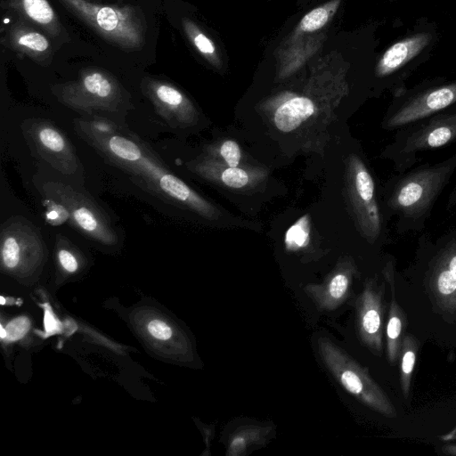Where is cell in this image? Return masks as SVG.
Returning a JSON list of instances; mask_svg holds the SVG:
<instances>
[{
  "label": "cell",
  "mask_w": 456,
  "mask_h": 456,
  "mask_svg": "<svg viewBox=\"0 0 456 456\" xmlns=\"http://www.w3.org/2000/svg\"><path fill=\"white\" fill-rule=\"evenodd\" d=\"M77 134L99 154L129 174L138 184L165 201L213 218L217 212L212 204L173 174L140 141L117 134H102L86 120L76 119Z\"/></svg>",
  "instance_id": "obj_1"
},
{
  "label": "cell",
  "mask_w": 456,
  "mask_h": 456,
  "mask_svg": "<svg viewBox=\"0 0 456 456\" xmlns=\"http://www.w3.org/2000/svg\"><path fill=\"white\" fill-rule=\"evenodd\" d=\"M456 171V152L434 164L396 174L388 181L384 206L398 233L420 232Z\"/></svg>",
  "instance_id": "obj_2"
},
{
  "label": "cell",
  "mask_w": 456,
  "mask_h": 456,
  "mask_svg": "<svg viewBox=\"0 0 456 456\" xmlns=\"http://www.w3.org/2000/svg\"><path fill=\"white\" fill-rule=\"evenodd\" d=\"M440 34L436 21L426 16L418 18L413 26L394 41L377 57L373 67L376 90H395L425 62L438 44Z\"/></svg>",
  "instance_id": "obj_3"
},
{
  "label": "cell",
  "mask_w": 456,
  "mask_h": 456,
  "mask_svg": "<svg viewBox=\"0 0 456 456\" xmlns=\"http://www.w3.org/2000/svg\"><path fill=\"white\" fill-rule=\"evenodd\" d=\"M58 1L108 43L126 52L143 47L147 22L139 6L106 5L85 0Z\"/></svg>",
  "instance_id": "obj_4"
},
{
  "label": "cell",
  "mask_w": 456,
  "mask_h": 456,
  "mask_svg": "<svg viewBox=\"0 0 456 456\" xmlns=\"http://www.w3.org/2000/svg\"><path fill=\"white\" fill-rule=\"evenodd\" d=\"M456 141V104L395 131L382 157L393 163L396 174L411 169L419 155Z\"/></svg>",
  "instance_id": "obj_5"
},
{
  "label": "cell",
  "mask_w": 456,
  "mask_h": 456,
  "mask_svg": "<svg viewBox=\"0 0 456 456\" xmlns=\"http://www.w3.org/2000/svg\"><path fill=\"white\" fill-rule=\"evenodd\" d=\"M455 104L456 79L426 78L411 88L404 86L393 93L382 126L386 130L396 131Z\"/></svg>",
  "instance_id": "obj_6"
},
{
  "label": "cell",
  "mask_w": 456,
  "mask_h": 456,
  "mask_svg": "<svg viewBox=\"0 0 456 456\" xmlns=\"http://www.w3.org/2000/svg\"><path fill=\"white\" fill-rule=\"evenodd\" d=\"M62 104L77 110L114 111L126 102V92L110 72L102 68L83 69L77 79L52 86Z\"/></svg>",
  "instance_id": "obj_7"
},
{
  "label": "cell",
  "mask_w": 456,
  "mask_h": 456,
  "mask_svg": "<svg viewBox=\"0 0 456 456\" xmlns=\"http://www.w3.org/2000/svg\"><path fill=\"white\" fill-rule=\"evenodd\" d=\"M47 196L63 206L72 225L83 235L102 244H114L118 234L108 216L86 193L60 182L43 185Z\"/></svg>",
  "instance_id": "obj_8"
},
{
  "label": "cell",
  "mask_w": 456,
  "mask_h": 456,
  "mask_svg": "<svg viewBox=\"0 0 456 456\" xmlns=\"http://www.w3.org/2000/svg\"><path fill=\"white\" fill-rule=\"evenodd\" d=\"M346 191L361 233L375 241L383 233L384 221L377 200L375 181L363 160L351 154L346 164Z\"/></svg>",
  "instance_id": "obj_9"
},
{
  "label": "cell",
  "mask_w": 456,
  "mask_h": 456,
  "mask_svg": "<svg viewBox=\"0 0 456 456\" xmlns=\"http://www.w3.org/2000/svg\"><path fill=\"white\" fill-rule=\"evenodd\" d=\"M24 131L37 154L63 175H75L79 168V161L75 150L56 126L45 119L27 121Z\"/></svg>",
  "instance_id": "obj_10"
},
{
  "label": "cell",
  "mask_w": 456,
  "mask_h": 456,
  "mask_svg": "<svg viewBox=\"0 0 456 456\" xmlns=\"http://www.w3.org/2000/svg\"><path fill=\"white\" fill-rule=\"evenodd\" d=\"M143 94L151 102L157 113L172 127L191 126L197 118V110L186 94L174 84L152 77H143Z\"/></svg>",
  "instance_id": "obj_11"
},
{
  "label": "cell",
  "mask_w": 456,
  "mask_h": 456,
  "mask_svg": "<svg viewBox=\"0 0 456 456\" xmlns=\"http://www.w3.org/2000/svg\"><path fill=\"white\" fill-rule=\"evenodd\" d=\"M2 44L41 66L50 65L53 57V41L41 29L20 20L16 19L6 29Z\"/></svg>",
  "instance_id": "obj_12"
},
{
  "label": "cell",
  "mask_w": 456,
  "mask_h": 456,
  "mask_svg": "<svg viewBox=\"0 0 456 456\" xmlns=\"http://www.w3.org/2000/svg\"><path fill=\"white\" fill-rule=\"evenodd\" d=\"M2 6L17 20L44 31L54 44L69 38L57 12L47 0H3Z\"/></svg>",
  "instance_id": "obj_13"
},
{
  "label": "cell",
  "mask_w": 456,
  "mask_h": 456,
  "mask_svg": "<svg viewBox=\"0 0 456 456\" xmlns=\"http://www.w3.org/2000/svg\"><path fill=\"white\" fill-rule=\"evenodd\" d=\"M315 111V105L307 96H295L281 104L274 113V124L281 132H291L307 120Z\"/></svg>",
  "instance_id": "obj_14"
},
{
  "label": "cell",
  "mask_w": 456,
  "mask_h": 456,
  "mask_svg": "<svg viewBox=\"0 0 456 456\" xmlns=\"http://www.w3.org/2000/svg\"><path fill=\"white\" fill-rule=\"evenodd\" d=\"M341 0H330L307 12L287 38L295 40L322 28L337 12Z\"/></svg>",
  "instance_id": "obj_15"
},
{
  "label": "cell",
  "mask_w": 456,
  "mask_h": 456,
  "mask_svg": "<svg viewBox=\"0 0 456 456\" xmlns=\"http://www.w3.org/2000/svg\"><path fill=\"white\" fill-rule=\"evenodd\" d=\"M182 27L186 37L199 53L211 65L220 69L222 61L214 42L189 18L182 19Z\"/></svg>",
  "instance_id": "obj_16"
},
{
  "label": "cell",
  "mask_w": 456,
  "mask_h": 456,
  "mask_svg": "<svg viewBox=\"0 0 456 456\" xmlns=\"http://www.w3.org/2000/svg\"><path fill=\"white\" fill-rule=\"evenodd\" d=\"M349 286V278L344 273H336L321 290L319 302L323 308L338 305L345 297Z\"/></svg>",
  "instance_id": "obj_17"
},
{
  "label": "cell",
  "mask_w": 456,
  "mask_h": 456,
  "mask_svg": "<svg viewBox=\"0 0 456 456\" xmlns=\"http://www.w3.org/2000/svg\"><path fill=\"white\" fill-rule=\"evenodd\" d=\"M309 240V221L307 216L301 217L287 232L285 243L289 250H297Z\"/></svg>",
  "instance_id": "obj_18"
},
{
  "label": "cell",
  "mask_w": 456,
  "mask_h": 456,
  "mask_svg": "<svg viewBox=\"0 0 456 456\" xmlns=\"http://www.w3.org/2000/svg\"><path fill=\"white\" fill-rule=\"evenodd\" d=\"M259 437V428H248L238 432L230 441L226 454L232 456L241 454L254 441H258Z\"/></svg>",
  "instance_id": "obj_19"
},
{
  "label": "cell",
  "mask_w": 456,
  "mask_h": 456,
  "mask_svg": "<svg viewBox=\"0 0 456 456\" xmlns=\"http://www.w3.org/2000/svg\"><path fill=\"white\" fill-rule=\"evenodd\" d=\"M57 258L61 267L69 272L74 273L78 268V260L73 253L72 248L64 237L58 234Z\"/></svg>",
  "instance_id": "obj_20"
},
{
  "label": "cell",
  "mask_w": 456,
  "mask_h": 456,
  "mask_svg": "<svg viewBox=\"0 0 456 456\" xmlns=\"http://www.w3.org/2000/svg\"><path fill=\"white\" fill-rule=\"evenodd\" d=\"M223 183L233 189H240L249 183V175L242 168L228 167L222 172L220 176Z\"/></svg>",
  "instance_id": "obj_21"
},
{
  "label": "cell",
  "mask_w": 456,
  "mask_h": 456,
  "mask_svg": "<svg viewBox=\"0 0 456 456\" xmlns=\"http://www.w3.org/2000/svg\"><path fill=\"white\" fill-rule=\"evenodd\" d=\"M219 152L229 167H238L240 160V150L236 142L232 140L224 142Z\"/></svg>",
  "instance_id": "obj_22"
},
{
  "label": "cell",
  "mask_w": 456,
  "mask_h": 456,
  "mask_svg": "<svg viewBox=\"0 0 456 456\" xmlns=\"http://www.w3.org/2000/svg\"><path fill=\"white\" fill-rule=\"evenodd\" d=\"M451 231V243H452V229ZM450 243V249H451ZM450 255V250H449ZM449 262V257H448ZM437 288L439 291L444 295H449L456 290V276L449 270V267L446 270H443L437 279Z\"/></svg>",
  "instance_id": "obj_23"
},
{
  "label": "cell",
  "mask_w": 456,
  "mask_h": 456,
  "mask_svg": "<svg viewBox=\"0 0 456 456\" xmlns=\"http://www.w3.org/2000/svg\"><path fill=\"white\" fill-rule=\"evenodd\" d=\"M361 322L363 331L368 335L377 333L380 326L379 314L373 308H370L363 313Z\"/></svg>",
  "instance_id": "obj_24"
},
{
  "label": "cell",
  "mask_w": 456,
  "mask_h": 456,
  "mask_svg": "<svg viewBox=\"0 0 456 456\" xmlns=\"http://www.w3.org/2000/svg\"><path fill=\"white\" fill-rule=\"evenodd\" d=\"M28 329V322L26 318L13 320L7 327V336L11 340H16L24 336Z\"/></svg>",
  "instance_id": "obj_25"
},
{
  "label": "cell",
  "mask_w": 456,
  "mask_h": 456,
  "mask_svg": "<svg viewBox=\"0 0 456 456\" xmlns=\"http://www.w3.org/2000/svg\"><path fill=\"white\" fill-rule=\"evenodd\" d=\"M148 330L153 337L159 339H168L172 336L171 328L161 321L154 320L151 322Z\"/></svg>",
  "instance_id": "obj_26"
},
{
  "label": "cell",
  "mask_w": 456,
  "mask_h": 456,
  "mask_svg": "<svg viewBox=\"0 0 456 456\" xmlns=\"http://www.w3.org/2000/svg\"><path fill=\"white\" fill-rule=\"evenodd\" d=\"M400 331H401V321H400V319L397 318V317H392L389 320L388 324H387V336L390 338L395 339V338H396L399 336Z\"/></svg>",
  "instance_id": "obj_27"
},
{
  "label": "cell",
  "mask_w": 456,
  "mask_h": 456,
  "mask_svg": "<svg viewBox=\"0 0 456 456\" xmlns=\"http://www.w3.org/2000/svg\"><path fill=\"white\" fill-rule=\"evenodd\" d=\"M415 354L412 351H408L404 354L402 362L403 371L406 374L410 373L414 366Z\"/></svg>",
  "instance_id": "obj_28"
},
{
  "label": "cell",
  "mask_w": 456,
  "mask_h": 456,
  "mask_svg": "<svg viewBox=\"0 0 456 456\" xmlns=\"http://www.w3.org/2000/svg\"><path fill=\"white\" fill-rule=\"evenodd\" d=\"M455 205H456V185L453 187V189L450 194V197L447 200L446 208L449 209Z\"/></svg>",
  "instance_id": "obj_29"
},
{
  "label": "cell",
  "mask_w": 456,
  "mask_h": 456,
  "mask_svg": "<svg viewBox=\"0 0 456 456\" xmlns=\"http://www.w3.org/2000/svg\"><path fill=\"white\" fill-rule=\"evenodd\" d=\"M0 336L2 338L7 337V331L3 328L2 325H0Z\"/></svg>",
  "instance_id": "obj_30"
},
{
  "label": "cell",
  "mask_w": 456,
  "mask_h": 456,
  "mask_svg": "<svg viewBox=\"0 0 456 456\" xmlns=\"http://www.w3.org/2000/svg\"><path fill=\"white\" fill-rule=\"evenodd\" d=\"M0 301H1V305H4L5 300H4V297H0Z\"/></svg>",
  "instance_id": "obj_31"
},
{
  "label": "cell",
  "mask_w": 456,
  "mask_h": 456,
  "mask_svg": "<svg viewBox=\"0 0 456 456\" xmlns=\"http://www.w3.org/2000/svg\"><path fill=\"white\" fill-rule=\"evenodd\" d=\"M85 1L91 2V3H95L94 2L95 0H85Z\"/></svg>",
  "instance_id": "obj_32"
},
{
  "label": "cell",
  "mask_w": 456,
  "mask_h": 456,
  "mask_svg": "<svg viewBox=\"0 0 456 456\" xmlns=\"http://www.w3.org/2000/svg\"><path fill=\"white\" fill-rule=\"evenodd\" d=\"M300 1H305V0H300Z\"/></svg>",
  "instance_id": "obj_33"
}]
</instances>
